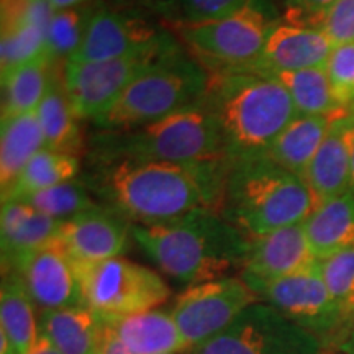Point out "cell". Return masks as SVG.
<instances>
[{
  "mask_svg": "<svg viewBox=\"0 0 354 354\" xmlns=\"http://www.w3.org/2000/svg\"><path fill=\"white\" fill-rule=\"evenodd\" d=\"M230 171L216 161H88L81 179L102 205L131 225H158L198 209H221Z\"/></svg>",
  "mask_w": 354,
  "mask_h": 354,
  "instance_id": "6da1fadb",
  "label": "cell"
},
{
  "mask_svg": "<svg viewBox=\"0 0 354 354\" xmlns=\"http://www.w3.org/2000/svg\"><path fill=\"white\" fill-rule=\"evenodd\" d=\"M131 238L159 271L187 286L241 271L250 246L241 230L212 209L158 225H131Z\"/></svg>",
  "mask_w": 354,
  "mask_h": 354,
  "instance_id": "7a4b0ae2",
  "label": "cell"
},
{
  "mask_svg": "<svg viewBox=\"0 0 354 354\" xmlns=\"http://www.w3.org/2000/svg\"><path fill=\"white\" fill-rule=\"evenodd\" d=\"M203 99L218 122L230 165L266 156L299 115L289 92L276 79L256 71L210 73Z\"/></svg>",
  "mask_w": 354,
  "mask_h": 354,
  "instance_id": "3957f363",
  "label": "cell"
},
{
  "mask_svg": "<svg viewBox=\"0 0 354 354\" xmlns=\"http://www.w3.org/2000/svg\"><path fill=\"white\" fill-rule=\"evenodd\" d=\"M318 207L302 177L269 156L230 165L220 214L248 238L304 223Z\"/></svg>",
  "mask_w": 354,
  "mask_h": 354,
  "instance_id": "277c9868",
  "label": "cell"
},
{
  "mask_svg": "<svg viewBox=\"0 0 354 354\" xmlns=\"http://www.w3.org/2000/svg\"><path fill=\"white\" fill-rule=\"evenodd\" d=\"M88 143V161L194 162L227 159L218 122L205 99L146 125L99 131Z\"/></svg>",
  "mask_w": 354,
  "mask_h": 354,
  "instance_id": "5b68a950",
  "label": "cell"
},
{
  "mask_svg": "<svg viewBox=\"0 0 354 354\" xmlns=\"http://www.w3.org/2000/svg\"><path fill=\"white\" fill-rule=\"evenodd\" d=\"M209 82V71L179 46L145 69L92 125L99 131H117L161 120L202 100Z\"/></svg>",
  "mask_w": 354,
  "mask_h": 354,
  "instance_id": "8992f818",
  "label": "cell"
},
{
  "mask_svg": "<svg viewBox=\"0 0 354 354\" xmlns=\"http://www.w3.org/2000/svg\"><path fill=\"white\" fill-rule=\"evenodd\" d=\"M276 24L269 0H250L241 10L223 19L202 24L177 21V32L203 68L223 73L250 68Z\"/></svg>",
  "mask_w": 354,
  "mask_h": 354,
  "instance_id": "52a82bcc",
  "label": "cell"
},
{
  "mask_svg": "<svg viewBox=\"0 0 354 354\" xmlns=\"http://www.w3.org/2000/svg\"><path fill=\"white\" fill-rule=\"evenodd\" d=\"M84 304L100 318L125 317L161 307L171 297L165 279L125 258L76 263Z\"/></svg>",
  "mask_w": 354,
  "mask_h": 354,
  "instance_id": "ba28073f",
  "label": "cell"
},
{
  "mask_svg": "<svg viewBox=\"0 0 354 354\" xmlns=\"http://www.w3.org/2000/svg\"><path fill=\"white\" fill-rule=\"evenodd\" d=\"M258 299L312 333L326 353L338 349L351 330L323 281L318 263L264 286Z\"/></svg>",
  "mask_w": 354,
  "mask_h": 354,
  "instance_id": "9c48e42d",
  "label": "cell"
},
{
  "mask_svg": "<svg viewBox=\"0 0 354 354\" xmlns=\"http://www.w3.org/2000/svg\"><path fill=\"white\" fill-rule=\"evenodd\" d=\"M187 354H326L322 343L264 302L243 310L227 330Z\"/></svg>",
  "mask_w": 354,
  "mask_h": 354,
  "instance_id": "30bf717a",
  "label": "cell"
},
{
  "mask_svg": "<svg viewBox=\"0 0 354 354\" xmlns=\"http://www.w3.org/2000/svg\"><path fill=\"white\" fill-rule=\"evenodd\" d=\"M180 43L172 33L148 19L143 12L102 6L88 26L79 50L68 61L91 63L120 57L162 55Z\"/></svg>",
  "mask_w": 354,
  "mask_h": 354,
  "instance_id": "8fae6325",
  "label": "cell"
},
{
  "mask_svg": "<svg viewBox=\"0 0 354 354\" xmlns=\"http://www.w3.org/2000/svg\"><path fill=\"white\" fill-rule=\"evenodd\" d=\"M259 302L241 277H221L189 286L177 295L171 313L190 349L227 330L243 310Z\"/></svg>",
  "mask_w": 354,
  "mask_h": 354,
  "instance_id": "7c38bea8",
  "label": "cell"
},
{
  "mask_svg": "<svg viewBox=\"0 0 354 354\" xmlns=\"http://www.w3.org/2000/svg\"><path fill=\"white\" fill-rule=\"evenodd\" d=\"M165 55L166 53L110 61H91V63L66 61L63 82L76 117L79 120L94 122L97 117L112 107L123 91L145 69H148Z\"/></svg>",
  "mask_w": 354,
  "mask_h": 354,
  "instance_id": "4fadbf2b",
  "label": "cell"
},
{
  "mask_svg": "<svg viewBox=\"0 0 354 354\" xmlns=\"http://www.w3.org/2000/svg\"><path fill=\"white\" fill-rule=\"evenodd\" d=\"M7 272L20 277L39 312L86 305L74 259L57 240L28 254Z\"/></svg>",
  "mask_w": 354,
  "mask_h": 354,
  "instance_id": "5bb4252c",
  "label": "cell"
},
{
  "mask_svg": "<svg viewBox=\"0 0 354 354\" xmlns=\"http://www.w3.org/2000/svg\"><path fill=\"white\" fill-rule=\"evenodd\" d=\"M318 259L308 245L304 223L250 238L240 271L245 284L258 295L264 286L313 268Z\"/></svg>",
  "mask_w": 354,
  "mask_h": 354,
  "instance_id": "9a60e30c",
  "label": "cell"
},
{
  "mask_svg": "<svg viewBox=\"0 0 354 354\" xmlns=\"http://www.w3.org/2000/svg\"><path fill=\"white\" fill-rule=\"evenodd\" d=\"M130 238V221L102 203L63 221L57 234V241L76 263L118 258Z\"/></svg>",
  "mask_w": 354,
  "mask_h": 354,
  "instance_id": "2e32d148",
  "label": "cell"
},
{
  "mask_svg": "<svg viewBox=\"0 0 354 354\" xmlns=\"http://www.w3.org/2000/svg\"><path fill=\"white\" fill-rule=\"evenodd\" d=\"M51 15L50 0H2V76L41 55Z\"/></svg>",
  "mask_w": 354,
  "mask_h": 354,
  "instance_id": "e0dca14e",
  "label": "cell"
},
{
  "mask_svg": "<svg viewBox=\"0 0 354 354\" xmlns=\"http://www.w3.org/2000/svg\"><path fill=\"white\" fill-rule=\"evenodd\" d=\"M333 48L322 30L277 21L266 39L258 59L246 69L276 74L320 68L326 64Z\"/></svg>",
  "mask_w": 354,
  "mask_h": 354,
  "instance_id": "ac0fdd59",
  "label": "cell"
},
{
  "mask_svg": "<svg viewBox=\"0 0 354 354\" xmlns=\"http://www.w3.org/2000/svg\"><path fill=\"white\" fill-rule=\"evenodd\" d=\"M63 221L41 214L24 201L2 202L0 212V248L2 271H10L15 264L35 251L57 240Z\"/></svg>",
  "mask_w": 354,
  "mask_h": 354,
  "instance_id": "d6986e66",
  "label": "cell"
},
{
  "mask_svg": "<svg viewBox=\"0 0 354 354\" xmlns=\"http://www.w3.org/2000/svg\"><path fill=\"white\" fill-rule=\"evenodd\" d=\"M133 354H179L187 351L171 308H151L125 317L102 318Z\"/></svg>",
  "mask_w": 354,
  "mask_h": 354,
  "instance_id": "ffe728a7",
  "label": "cell"
},
{
  "mask_svg": "<svg viewBox=\"0 0 354 354\" xmlns=\"http://www.w3.org/2000/svg\"><path fill=\"white\" fill-rule=\"evenodd\" d=\"M346 130L348 115L333 122L304 177L318 205L351 192V158Z\"/></svg>",
  "mask_w": 354,
  "mask_h": 354,
  "instance_id": "44dd1931",
  "label": "cell"
},
{
  "mask_svg": "<svg viewBox=\"0 0 354 354\" xmlns=\"http://www.w3.org/2000/svg\"><path fill=\"white\" fill-rule=\"evenodd\" d=\"M0 354H28L38 338L37 305L13 272H3L0 289Z\"/></svg>",
  "mask_w": 354,
  "mask_h": 354,
  "instance_id": "7402d4cb",
  "label": "cell"
},
{
  "mask_svg": "<svg viewBox=\"0 0 354 354\" xmlns=\"http://www.w3.org/2000/svg\"><path fill=\"white\" fill-rule=\"evenodd\" d=\"M348 109L335 115H297L284 131L277 136L266 156L290 171L292 174L305 177L307 169L318 148L325 140L326 133L335 120L346 117Z\"/></svg>",
  "mask_w": 354,
  "mask_h": 354,
  "instance_id": "603a6c76",
  "label": "cell"
},
{
  "mask_svg": "<svg viewBox=\"0 0 354 354\" xmlns=\"http://www.w3.org/2000/svg\"><path fill=\"white\" fill-rule=\"evenodd\" d=\"M38 330L61 354L100 353L104 322L87 305L39 312Z\"/></svg>",
  "mask_w": 354,
  "mask_h": 354,
  "instance_id": "cb8c5ba5",
  "label": "cell"
},
{
  "mask_svg": "<svg viewBox=\"0 0 354 354\" xmlns=\"http://www.w3.org/2000/svg\"><path fill=\"white\" fill-rule=\"evenodd\" d=\"M304 228L318 261L354 250V192L318 205L304 221Z\"/></svg>",
  "mask_w": 354,
  "mask_h": 354,
  "instance_id": "d4e9b609",
  "label": "cell"
},
{
  "mask_svg": "<svg viewBox=\"0 0 354 354\" xmlns=\"http://www.w3.org/2000/svg\"><path fill=\"white\" fill-rule=\"evenodd\" d=\"M46 148L59 153L79 156L84 151V138L79 127V118L71 107L66 94L63 74L59 69L53 73L50 86L37 110Z\"/></svg>",
  "mask_w": 354,
  "mask_h": 354,
  "instance_id": "484cf974",
  "label": "cell"
},
{
  "mask_svg": "<svg viewBox=\"0 0 354 354\" xmlns=\"http://www.w3.org/2000/svg\"><path fill=\"white\" fill-rule=\"evenodd\" d=\"M57 64L46 51L2 76V120L37 112Z\"/></svg>",
  "mask_w": 354,
  "mask_h": 354,
  "instance_id": "4316f807",
  "label": "cell"
},
{
  "mask_svg": "<svg viewBox=\"0 0 354 354\" xmlns=\"http://www.w3.org/2000/svg\"><path fill=\"white\" fill-rule=\"evenodd\" d=\"M46 148L37 112L2 120L0 128V189L6 194L39 149Z\"/></svg>",
  "mask_w": 354,
  "mask_h": 354,
  "instance_id": "83f0119b",
  "label": "cell"
},
{
  "mask_svg": "<svg viewBox=\"0 0 354 354\" xmlns=\"http://www.w3.org/2000/svg\"><path fill=\"white\" fill-rule=\"evenodd\" d=\"M81 172L79 156L43 148L30 159L15 184L2 194V202L21 201L39 190L77 179Z\"/></svg>",
  "mask_w": 354,
  "mask_h": 354,
  "instance_id": "f1b7e54d",
  "label": "cell"
},
{
  "mask_svg": "<svg viewBox=\"0 0 354 354\" xmlns=\"http://www.w3.org/2000/svg\"><path fill=\"white\" fill-rule=\"evenodd\" d=\"M289 92L299 115H335L344 110L335 100L325 66L268 74Z\"/></svg>",
  "mask_w": 354,
  "mask_h": 354,
  "instance_id": "f546056e",
  "label": "cell"
},
{
  "mask_svg": "<svg viewBox=\"0 0 354 354\" xmlns=\"http://www.w3.org/2000/svg\"><path fill=\"white\" fill-rule=\"evenodd\" d=\"M102 6L104 0H86L76 7L53 12L48 25L44 51L56 64L59 61L66 63L79 50L92 19Z\"/></svg>",
  "mask_w": 354,
  "mask_h": 354,
  "instance_id": "4dcf8cb0",
  "label": "cell"
},
{
  "mask_svg": "<svg viewBox=\"0 0 354 354\" xmlns=\"http://www.w3.org/2000/svg\"><path fill=\"white\" fill-rule=\"evenodd\" d=\"M21 201L57 221H66L100 205L82 179H74L57 184L55 187L39 190Z\"/></svg>",
  "mask_w": 354,
  "mask_h": 354,
  "instance_id": "1f68e13d",
  "label": "cell"
},
{
  "mask_svg": "<svg viewBox=\"0 0 354 354\" xmlns=\"http://www.w3.org/2000/svg\"><path fill=\"white\" fill-rule=\"evenodd\" d=\"M320 272L331 297L338 304L348 325L354 326V250L318 261Z\"/></svg>",
  "mask_w": 354,
  "mask_h": 354,
  "instance_id": "d6a6232c",
  "label": "cell"
},
{
  "mask_svg": "<svg viewBox=\"0 0 354 354\" xmlns=\"http://www.w3.org/2000/svg\"><path fill=\"white\" fill-rule=\"evenodd\" d=\"M331 91L339 107L354 105V43L335 46L325 64Z\"/></svg>",
  "mask_w": 354,
  "mask_h": 354,
  "instance_id": "836d02e7",
  "label": "cell"
},
{
  "mask_svg": "<svg viewBox=\"0 0 354 354\" xmlns=\"http://www.w3.org/2000/svg\"><path fill=\"white\" fill-rule=\"evenodd\" d=\"M318 30L328 37L333 46L354 43V0H336Z\"/></svg>",
  "mask_w": 354,
  "mask_h": 354,
  "instance_id": "e575fe53",
  "label": "cell"
},
{
  "mask_svg": "<svg viewBox=\"0 0 354 354\" xmlns=\"http://www.w3.org/2000/svg\"><path fill=\"white\" fill-rule=\"evenodd\" d=\"M250 0H180V13L185 24L218 20L241 10Z\"/></svg>",
  "mask_w": 354,
  "mask_h": 354,
  "instance_id": "d590c367",
  "label": "cell"
},
{
  "mask_svg": "<svg viewBox=\"0 0 354 354\" xmlns=\"http://www.w3.org/2000/svg\"><path fill=\"white\" fill-rule=\"evenodd\" d=\"M287 6V24L320 28L325 13L333 7L336 0H284Z\"/></svg>",
  "mask_w": 354,
  "mask_h": 354,
  "instance_id": "8d00e7d4",
  "label": "cell"
},
{
  "mask_svg": "<svg viewBox=\"0 0 354 354\" xmlns=\"http://www.w3.org/2000/svg\"><path fill=\"white\" fill-rule=\"evenodd\" d=\"M107 2L113 7L143 13L148 12L172 21L177 19V13H180V0H107Z\"/></svg>",
  "mask_w": 354,
  "mask_h": 354,
  "instance_id": "74e56055",
  "label": "cell"
},
{
  "mask_svg": "<svg viewBox=\"0 0 354 354\" xmlns=\"http://www.w3.org/2000/svg\"><path fill=\"white\" fill-rule=\"evenodd\" d=\"M99 354H133L125 344H123L118 336L113 333L104 323V335H102V346Z\"/></svg>",
  "mask_w": 354,
  "mask_h": 354,
  "instance_id": "f35d334b",
  "label": "cell"
},
{
  "mask_svg": "<svg viewBox=\"0 0 354 354\" xmlns=\"http://www.w3.org/2000/svg\"><path fill=\"white\" fill-rule=\"evenodd\" d=\"M28 354H61L57 349L55 348V344H53L50 339L46 338V336L38 333V338L37 342L33 343L32 349H30Z\"/></svg>",
  "mask_w": 354,
  "mask_h": 354,
  "instance_id": "ab89813d",
  "label": "cell"
},
{
  "mask_svg": "<svg viewBox=\"0 0 354 354\" xmlns=\"http://www.w3.org/2000/svg\"><path fill=\"white\" fill-rule=\"evenodd\" d=\"M348 143H349V158H351V192H354V120L348 115Z\"/></svg>",
  "mask_w": 354,
  "mask_h": 354,
  "instance_id": "60d3db41",
  "label": "cell"
},
{
  "mask_svg": "<svg viewBox=\"0 0 354 354\" xmlns=\"http://www.w3.org/2000/svg\"><path fill=\"white\" fill-rule=\"evenodd\" d=\"M82 2H86V0H50V6L53 8V12H57V10H63V8L76 7Z\"/></svg>",
  "mask_w": 354,
  "mask_h": 354,
  "instance_id": "b9f144b4",
  "label": "cell"
},
{
  "mask_svg": "<svg viewBox=\"0 0 354 354\" xmlns=\"http://www.w3.org/2000/svg\"><path fill=\"white\" fill-rule=\"evenodd\" d=\"M338 351L342 354H354V326L349 330V333L344 338V342L339 344Z\"/></svg>",
  "mask_w": 354,
  "mask_h": 354,
  "instance_id": "7bdbcfd3",
  "label": "cell"
},
{
  "mask_svg": "<svg viewBox=\"0 0 354 354\" xmlns=\"http://www.w3.org/2000/svg\"><path fill=\"white\" fill-rule=\"evenodd\" d=\"M348 115H349V118H353V120H354V105H353V107L348 109Z\"/></svg>",
  "mask_w": 354,
  "mask_h": 354,
  "instance_id": "ee69618b",
  "label": "cell"
},
{
  "mask_svg": "<svg viewBox=\"0 0 354 354\" xmlns=\"http://www.w3.org/2000/svg\"><path fill=\"white\" fill-rule=\"evenodd\" d=\"M326 354H331V353H326Z\"/></svg>",
  "mask_w": 354,
  "mask_h": 354,
  "instance_id": "f6af8a7d",
  "label": "cell"
},
{
  "mask_svg": "<svg viewBox=\"0 0 354 354\" xmlns=\"http://www.w3.org/2000/svg\"><path fill=\"white\" fill-rule=\"evenodd\" d=\"M172 354H176V353H172Z\"/></svg>",
  "mask_w": 354,
  "mask_h": 354,
  "instance_id": "bcb514c9",
  "label": "cell"
}]
</instances>
